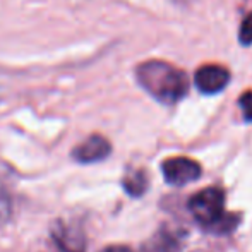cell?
<instances>
[{
    "label": "cell",
    "instance_id": "obj_1",
    "mask_svg": "<svg viewBox=\"0 0 252 252\" xmlns=\"http://www.w3.org/2000/svg\"><path fill=\"white\" fill-rule=\"evenodd\" d=\"M137 79L141 86L148 90L156 100L163 103H177L186 96L189 81L184 70L159 60L144 62L137 67Z\"/></svg>",
    "mask_w": 252,
    "mask_h": 252
},
{
    "label": "cell",
    "instance_id": "obj_2",
    "mask_svg": "<svg viewBox=\"0 0 252 252\" xmlns=\"http://www.w3.org/2000/svg\"><path fill=\"white\" fill-rule=\"evenodd\" d=\"M189 211L199 225L216 233L232 232L239 223L235 215L225 213V190L220 187H206L189 199Z\"/></svg>",
    "mask_w": 252,
    "mask_h": 252
},
{
    "label": "cell",
    "instance_id": "obj_3",
    "mask_svg": "<svg viewBox=\"0 0 252 252\" xmlns=\"http://www.w3.org/2000/svg\"><path fill=\"white\" fill-rule=\"evenodd\" d=\"M161 172L172 186H187L201 177V165L187 156H173L161 163Z\"/></svg>",
    "mask_w": 252,
    "mask_h": 252
},
{
    "label": "cell",
    "instance_id": "obj_4",
    "mask_svg": "<svg viewBox=\"0 0 252 252\" xmlns=\"http://www.w3.org/2000/svg\"><path fill=\"white\" fill-rule=\"evenodd\" d=\"M52 239L62 252H86V237L76 223L59 220L52 226Z\"/></svg>",
    "mask_w": 252,
    "mask_h": 252
},
{
    "label": "cell",
    "instance_id": "obj_5",
    "mask_svg": "<svg viewBox=\"0 0 252 252\" xmlns=\"http://www.w3.org/2000/svg\"><path fill=\"white\" fill-rule=\"evenodd\" d=\"M230 81V72L228 69L221 65H202L196 70L194 76V83L196 88L204 94H216L228 84Z\"/></svg>",
    "mask_w": 252,
    "mask_h": 252
},
{
    "label": "cell",
    "instance_id": "obj_6",
    "mask_svg": "<svg viewBox=\"0 0 252 252\" xmlns=\"http://www.w3.org/2000/svg\"><path fill=\"white\" fill-rule=\"evenodd\" d=\"M112 151V146L110 143L105 139L103 136H90L84 143H81L77 148H74L72 156L74 159L81 163H94V161H100V159L106 158Z\"/></svg>",
    "mask_w": 252,
    "mask_h": 252
},
{
    "label": "cell",
    "instance_id": "obj_7",
    "mask_svg": "<svg viewBox=\"0 0 252 252\" xmlns=\"http://www.w3.org/2000/svg\"><path fill=\"white\" fill-rule=\"evenodd\" d=\"M180 247H182L180 233L163 226L141 246L139 252H180Z\"/></svg>",
    "mask_w": 252,
    "mask_h": 252
},
{
    "label": "cell",
    "instance_id": "obj_8",
    "mask_svg": "<svg viewBox=\"0 0 252 252\" xmlns=\"http://www.w3.org/2000/svg\"><path fill=\"white\" fill-rule=\"evenodd\" d=\"M124 189L132 197L143 196L148 189L146 173H144L143 170H137V172H132V173H129V175H126V179H124Z\"/></svg>",
    "mask_w": 252,
    "mask_h": 252
},
{
    "label": "cell",
    "instance_id": "obj_9",
    "mask_svg": "<svg viewBox=\"0 0 252 252\" xmlns=\"http://www.w3.org/2000/svg\"><path fill=\"white\" fill-rule=\"evenodd\" d=\"M10 211H12V204H10L9 192L5 190V187L0 182V226L9 220Z\"/></svg>",
    "mask_w": 252,
    "mask_h": 252
},
{
    "label": "cell",
    "instance_id": "obj_10",
    "mask_svg": "<svg viewBox=\"0 0 252 252\" xmlns=\"http://www.w3.org/2000/svg\"><path fill=\"white\" fill-rule=\"evenodd\" d=\"M239 38L242 45H252V12L242 21V26L239 31Z\"/></svg>",
    "mask_w": 252,
    "mask_h": 252
},
{
    "label": "cell",
    "instance_id": "obj_11",
    "mask_svg": "<svg viewBox=\"0 0 252 252\" xmlns=\"http://www.w3.org/2000/svg\"><path fill=\"white\" fill-rule=\"evenodd\" d=\"M239 105L244 112V117H246L247 122L252 120V91H246V93L240 96Z\"/></svg>",
    "mask_w": 252,
    "mask_h": 252
},
{
    "label": "cell",
    "instance_id": "obj_12",
    "mask_svg": "<svg viewBox=\"0 0 252 252\" xmlns=\"http://www.w3.org/2000/svg\"><path fill=\"white\" fill-rule=\"evenodd\" d=\"M100 252H132L127 246H108Z\"/></svg>",
    "mask_w": 252,
    "mask_h": 252
}]
</instances>
